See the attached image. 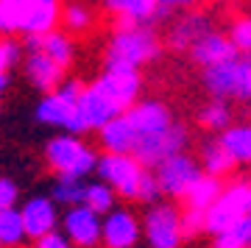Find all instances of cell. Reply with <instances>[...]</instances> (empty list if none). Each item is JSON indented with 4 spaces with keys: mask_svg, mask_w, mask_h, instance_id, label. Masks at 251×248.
<instances>
[{
    "mask_svg": "<svg viewBox=\"0 0 251 248\" xmlns=\"http://www.w3.org/2000/svg\"><path fill=\"white\" fill-rule=\"evenodd\" d=\"M78 115H81V120H84V125H87V131H98V128H103V125L112 120V117L123 115V112H120L95 84H90V87H84V92H81V98H78Z\"/></svg>",
    "mask_w": 251,
    "mask_h": 248,
    "instance_id": "9a60e30c",
    "label": "cell"
},
{
    "mask_svg": "<svg viewBox=\"0 0 251 248\" xmlns=\"http://www.w3.org/2000/svg\"><path fill=\"white\" fill-rule=\"evenodd\" d=\"M25 3H59V0H25Z\"/></svg>",
    "mask_w": 251,
    "mask_h": 248,
    "instance_id": "ab89813d",
    "label": "cell"
},
{
    "mask_svg": "<svg viewBox=\"0 0 251 248\" xmlns=\"http://www.w3.org/2000/svg\"><path fill=\"white\" fill-rule=\"evenodd\" d=\"M56 201L50 195H34L28 198L25 204L20 206L23 212V223H25V231H28V240H39L42 234L53 231L62 218H59V209H56Z\"/></svg>",
    "mask_w": 251,
    "mask_h": 248,
    "instance_id": "4fadbf2b",
    "label": "cell"
},
{
    "mask_svg": "<svg viewBox=\"0 0 251 248\" xmlns=\"http://www.w3.org/2000/svg\"><path fill=\"white\" fill-rule=\"evenodd\" d=\"M153 173L159 178L165 198L184 201L190 195V190L196 187V181L204 176V168H201V159L198 156H193L187 151H179V153H173V156H168V159H162L153 168Z\"/></svg>",
    "mask_w": 251,
    "mask_h": 248,
    "instance_id": "5b68a950",
    "label": "cell"
},
{
    "mask_svg": "<svg viewBox=\"0 0 251 248\" xmlns=\"http://www.w3.org/2000/svg\"><path fill=\"white\" fill-rule=\"evenodd\" d=\"M181 229H184V240H193L206 231V212L196 209V206H184L181 209Z\"/></svg>",
    "mask_w": 251,
    "mask_h": 248,
    "instance_id": "d6a6232c",
    "label": "cell"
},
{
    "mask_svg": "<svg viewBox=\"0 0 251 248\" xmlns=\"http://www.w3.org/2000/svg\"><path fill=\"white\" fill-rule=\"evenodd\" d=\"M25 0H0V36L20 34L25 17Z\"/></svg>",
    "mask_w": 251,
    "mask_h": 248,
    "instance_id": "f546056e",
    "label": "cell"
},
{
    "mask_svg": "<svg viewBox=\"0 0 251 248\" xmlns=\"http://www.w3.org/2000/svg\"><path fill=\"white\" fill-rule=\"evenodd\" d=\"M249 248H251V246H249Z\"/></svg>",
    "mask_w": 251,
    "mask_h": 248,
    "instance_id": "ee69618b",
    "label": "cell"
},
{
    "mask_svg": "<svg viewBox=\"0 0 251 248\" xmlns=\"http://www.w3.org/2000/svg\"><path fill=\"white\" fill-rule=\"evenodd\" d=\"M23 59V45L11 36H0V73H9Z\"/></svg>",
    "mask_w": 251,
    "mask_h": 248,
    "instance_id": "e575fe53",
    "label": "cell"
},
{
    "mask_svg": "<svg viewBox=\"0 0 251 248\" xmlns=\"http://www.w3.org/2000/svg\"><path fill=\"white\" fill-rule=\"evenodd\" d=\"M25 75L36 89L53 92V89L64 81V67L59 62H53L45 50H31V53L25 56Z\"/></svg>",
    "mask_w": 251,
    "mask_h": 248,
    "instance_id": "ffe728a7",
    "label": "cell"
},
{
    "mask_svg": "<svg viewBox=\"0 0 251 248\" xmlns=\"http://www.w3.org/2000/svg\"><path fill=\"white\" fill-rule=\"evenodd\" d=\"M117 190L109 181H103V178H98V181H87V193H84V204L92 206L98 215H106L112 212L117 206Z\"/></svg>",
    "mask_w": 251,
    "mask_h": 248,
    "instance_id": "f1b7e54d",
    "label": "cell"
},
{
    "mask_svg": "<svg viewBox=\"0 0 251 248\" xmlns=\"http://www.w3.org/2000/svg\"><path fill=\"white\" fill-rule=\"evenodd\" d=\"M162 45L151 25H117L106 45V62L103 67H123V70H140L143 64L153 62L159 56Z\"/></svg>",
    "mask_w": 251,
    "mask_h": 248,
    "instance_id": "6da1fadb",
    "label": "cell"
},
{
    "mask_svg": "<svg viewBox=\"0 0 251 248\" xmlns=\"http://www.w3.org/2000/svg\"><path fill=\"white\" fill-rule=\"evenodd\" d=\"M92 84H95L120 112H128V109L134 106L137 100H140V89H143L140 70H123V67H103V73H100Z\"/></svg>",
    "mask_w": 251,
    "mask_h": 248,
    "instance_id": "8fae6325",
    "label": "cell"
},
{
    "mask_svg": "<svg viewBox=\"0 0 251 248\" xmlns=\"http://www.w3.org/2000/svg\"><path fill=\"white\" fill-rule=\"evenodd\" d=\"M246 215H251L249 204V184L246 181H234V184L224 187V193L218 195L212 206L206 209V234H221L229 229L232 223L243 221Z\"/></svg>",
    "mask_w": 251,
    "mask_h": 248,
    "instance_id": "ba28073f",
    "label": "cell"
},
{
    "mask_svg": "<svg viewBox=\"0 0 251 248\" xmlns=\"http://www.w3.org/2000/svg\"><path fill=\"white\" fill-rule=\"evenodd\" d=\"M224 193V178L221 176H212V173H204V176L196 181V187L190 190V195L184 198V204L187 206H196V209H209L212 201H215L218 195Z\"/></svg>",
    "mask_w": 251,
    "mask_h": 248,
    "instance_id": "484cf974",
    "label": "cell"
},
{
    "mask_svg": "<svg viewBox=\"0 0 251 248\" xmlns=\"http://www.w3.org/2000/svg\"><path fill=\"white\" fill-rule=\"evenodd\" d=\"M249 204H251V181H249Z\"/></svg>",
    "mask_w": 251,
    "mask_h": 248,
    "instance_id": "60d3db41",
    "label": "cell"
},
{
    "mask_svg": "<svg viewBox=\"0 0 251 248\" xmlns=\"http://www.w3.org/2000/svg\"><path fill=\"white\" fill-rule=\"evenodd\" d=\"M34 248H75V246H73V240L67 237L64 231L53 229V231H48V234H42V237L36 240Z\"/></svg>",
    "mask_w": 251,
    "mask_h": 248,
    "instance_id": "d590c367",
    "label": "cell"
},
{
    "mask_svg": "<svg viewBox=\"0 0 251 248\" xmlns=\"http://www.w3.org/2000/svg\"><path fill=\"white\" fill-rule=\"evenodd\" d=\"M190 145V131L184 123H173L171 128L156 134H148V137H140L134 148V156L143 162L145 168H156L162 159H168L173 153L187 151Z\"/></svg>",
    "mask_w": 251,
    "mask_h": 248,
    "instance_id": "9c48e42d",
    "label": "cell"
},
{
    "mask_svg": "<svg viewBox=\"0 0 251 248\" xmlns=\"http://www.w3.org/2000/svg\"><path fill=\"white\" fill-rule=\"evenodd\" d=\"M62 231L75 248H98L103 243V215L87 204L67 206L62 215Z\"/></svg>",
    "mask_w": 251,
    "mask_h": 248,
    "instance_id": "30bf717a",
    "label": "cell"
},
{
    "mask_svg": "<svg viewBox=\"0 0 251 248\" xmlns=\"http://www.w3.org/2000/svg\"><path fill=\"white\" fill-rule=\"evenodd\" d=\"M232 123H234L232 106H229V100H224V98H209V103H204L201 112H198V125L206 128V131H212V134H221Z\"/></svg>",
    "mask_w": 251,
    "mask_h": 248,
    "instance_id": "cb8c5ba5",
    "label": "cell"
},
{
    "mask_svg": "<svg viewBox=\"0 0 251 248\" xmlns=\"http://www.w3.org/2000/svg\"><path fill=\"white\" fill-rule=\"evenodd\" d=\"M198 159H201V168H204V173H212V176H229L234 170V165L237 162L229 156V151L224 148V142L218 140H204L201 142V151H198Z\"/></svg>",
    "mask_w": 251,
    "mask_h": 248,
    "instance_id": "603a6c76",
    "label": "cell"
},
{
    "mask_svg": "<svg viewBox=\"0 0 251 248\" xmlns=\"http://www.w3.org/2000/svg\"><path fill=\"white\" fill-rule=\"evenodd\" d=\"M201 84L209 98L251 100V53H237L212 67H201Z\"/></svg>",
    "mask_w": 251,
    "mask_h": 248,
    "instance_id": "3957f363",
    "label": "cell"
},
{
    "mask_svg": "<svg viewBox=\"0 0 251 248\" xmlns=\"http://www.w3.org/2000/svg\"><path fill=\"white\" fill-rule=\"evenodd\" d=\"M84 193H87V181L81 176L56 173V181H53V187H50V198H53L59 206L84 204Z\"/></svg>",
    "mask_w": 251,
    "mask_h": 248,
    "instance_id": "d4e9b609",
    "label": "cell"
},
{
    "mask_svg": "<svg viewBox=\"0 0 251 248\" xmlns=\"http://www.w3.org/2000/svg\"><path fill=\"white\" fill-rule=\"evenodd\" d=\"M143 237V221L131 209L115 206L103 215V248H134Z\"/></svg>",
    "mask_w": 251,
    "mask_h": 248,
    "instance_id": "7c38bea8",
    "label": "cell"
},
{
    "mask_svg": "<svg viewBox=\"0 0 251 248\" xmlns=\"http://www.w3.org/2000/svg\"><path fill=\"white\" fill-rule=\"evenodd\" d=\"M209 31H215L209 11H187V14H181V17L173 23V28L168 31V45H171L173 50H190V48H193L204 34H209Z\"/></svg>",
    "mask_w": 251,
    "mask_h": 248,
    "instance_id": "5bb4252c",
    "label": "cell"
},
{
    "mask_svg": "<svg viewBox=\"0 0 251 248\" xmlns=\"http://www.w3.org/2000/svg\"><path fill=\"white\" fill-rule=\"evenodd\" d=\"M0 248H3V243H0Z\"/></svg>",
    "mask_w": 251,
    "mask_h": 248,
    "instance_id": "7bdbcfd3",
    "label": "cell"
},
{
    "mask_svg": "<svg viewBox=\"0 0 251 248\" xmlns=\"http://www.w3.org/2000/svg\"><path fill=\"white\" fill-rule=\"evenodd\" d=\"M215 246L249 248V246H251V215H246L243 221L232 223L229 229H224L221 234H215Z\"/></svg>",
    "mask_w": 251,
    "mask_h": 248,
    "instance_id": "4dcf8cb0",
    "label": "cell"
},
{
    "mask_svg": "<svg viewBox=\"0 0 251 248\" xmlns=\"http://www.w3.org/2000/svg\"><path fill=\"white\" fill-rule=\"evenodd\" d=\"M143 237L151 248H181V209L173 201H156L143 215Z\"/></svg>",
    "mask_w": 251,
    "mask_h": 248,
    "instance_id": "52a82bcc",
    "label": "cell"
},
{
    "mask_svg": "<svg viewBox=\"0 0 251 248\" xmlns=\"http://www.w3.org/2000/svg\"><path fill=\"white\" fill-rule=\"evenodd\" d=\"M156 3H159L162 11H168V14H171V11H176V9H190L196 0H156Z\"/></svg>",
    "mask_w": 251,
    "mask_h": 248,
    "instance_id": "74e56055",
    "label": "cell"
},
{
    "mask_svg": "<svg viewBox=\"0 0 251 248\" xmlns=\"http://www.w3.org/2000/svg\"><path fill=\"white\" fill-rule=\"evenodd\" d=\"M98 159L100 156L81 140V134H59V137H50L45 145V162L56 173L87 178L90 173H95Z\"/></svg>",
    "mask_w": 251,
    "mask_h": 248,
    "instance_id": "277c9868",
    "label": "cell"
},
{
    "mask_svg": "<svg viewBox=\"0 0 251 248\" xmlns=\"http://www.w3.org/2000/svg\"><path fill=\"white\" fill-rule=\"evenodd\" d=\"M98 142L103 153H134L137 148V128L128 120V115L112 117L103 128H98Z\"/></svg>",
    "mask_w": 251,
    "mask_h": 248,
    "instance_id": "d6986e66",
    "label": "cell"
},
{
    "mask_svg": "<svg viewBox=\"0 0 251 248\" xmlns=\"http://www.w3.org/2000/svg\"><path fill=\"white\" fill-rule=\"evenodd\" d=\"M62 25L70 34H84L92 25V11L84 3H67L62 9Z\"/></svg>",
    "mask_w": 251,
    "mask_h": 248,
    "instance_id": "1f68e13d",
    "label": "cell"
},
{
    "mask_svg": "<svg viewBox=\"0 0 251 248\" xmlns=\"http://www.w3.org/2000/svg\"><path fill=\"white\" fill-rule=\"evenodd\" d=\"M39 50H45L53 62H59L62 67H70L73 56H75V45H73L70 34L67 31H48V34H42V48Z\"/></svg>",
    "mask_w": 251,
    "mask_h": 248,
    "instance_id": "83f0119b",
    "label": "cell"
},
{
    "mask_svg": "<svg viewBox=\"0 0 251 248\" xmlns=\"http://www.w3.org/2000/svg\"><path fill=\"white\" fill-rule=\"evenodd\" d=\"M81 92H84L81 81L64 78L53 92L42 95V100L34 109V117L42 125H50V128H62V131H70V134H87V125L78 115Z\"/></svg>",
    "mask_w": 251,
    "mask_h": 248,
    "instance_id": "7a4b0ae2",
    "label": "cell"
},
{
    "mask_svg": "<svg viewBox=\"0 0 251 248\" xmlns=\"http://www.w3.org/2000/svg\"><path fill=\"white\" fill-rule=\"evenodd\" d=\"M59 20H62L59 3H28L20 34L23 36L25 34H48V31H53L56 28Z\"/></svg>",
    "mask_w": 251,
    "mask_h": 248,
    "instance_id": "44dd1931",
    "label": "cell"
},
{
    "mask_svg": "<svg viewBox=\"0 0 251 248\" xmlns=\"http://www.w3.org/2000/svg\"><path fill=\"white\" fill-rule=\"evenodd\" d=\"M6 87H9V73H0V95L6 92Z\"/></svg>",
    "mask_w": 251,
    "mask_h": 248,
    "instance_id": "f35d334b",
    "label": "cell"
},
{
    "mask_svg": "<svg viewBox=\"0 0 251 248\" xmlns=\"http://www.w3.org/2000/svg\"><path fill=\"white\" fill-rule=\"evenodd\" d=\"M218 140L237 165H251V123H232L218 134Z\"/></svg>",
    "mask_w": 251,
    "mask_h": 248,
    "instance_id": "7402d4cb",
    "label": "cell"
},
{
    "mask_svg": "<svg viewBox=\"0 0 251 248\" xmlns=\"http://www.w3.org/2000/svg\"><path fill=\"white\" fill-rule=\"evenodd\" d=\"M17 201H20V187L11 178H0V212L9 209V206H17Z\"/></svg>",
    "mask_w": 251,
    "mask_h": 248,
    "instance_id": "8d00e7d4",
    "label": "cell"
},
{
    "mask_svg": "<svg viewBox=\"0 0 251 248\" xmlns=\"http://www.w3.org/2000/svg\"><path fill=\"white\" fill-rule=\"evenodd\" d=\"M215 248H226V246H215Z\"/></svg>",
    "mask_w": 251,
    "mask_h": 248,
    "instance_id": "b9f144b4",
    "label": "cell"
},
{
    "mask_svg": "<svg viewBox=\"0 0 251 248\" xmlns=\"http://www.w3.org/2000/svg\"><path fill=\"white\" fill-rule=\"evenodd\" d=\"M187 53L198 67H212V64H218V62H226V59L237 56L240 50L234 48V42L229 39V34L209 31V34H204L193 48H190Z\"/></svg>",
    "mask_w": 251,
    "mask_h": 248,
    "instance_id": "ac0fdd59",
    "label": "cell"
},
{
    "mask_svg": "<svg viewBox=\"0 0 251 248\" xmlns=\"http://www.w3.org/2000/svg\"><path fill=\"white\" fill-rule=\"evenodd\" d=\"M145 165L137 159L134 153H103L98 159L95 176L109 181L117 190L120 198L126 201H137L140 198V184L145 176Z\"/></svg>",
    "mask_w": 251,
    "mask_h": 248,
    "instance_id": "8992f818",
    "label": "cell"
},
{
    "mask_svg": "<svg viewBox=\"0 0 251 248\" xmlns=\"http://www.w3.org/2000/svg\"><path fill=\"white\" fill-rule=\"evenodd\" d=\"M25 237H28V231H25V223H23V212L17 206L3 209L0 212V243H3V248L23 246Z\"/></svg>",
    "mask_w": 251,
    "mask_h": 248,
    "instance_id": "4316f807",
    "label": "cell"
},
{
    "mask_svg": "<svg viewBox=\"0 0 251 248\" xmlns=\"http://www.w3.org/2000/svg\"><path fill=\"white\" fill-rule=\"evenodd\" d=\"M126 115H128V120L137 128V140L140 137H148V134L165 131V128H171L176 123L171 115V109L165 106L162 100H137Z\"/></svg>",
    "mask_w": 251,
    "mask_h": 248,
    "instance_id": "2e32d148",
    "label": "cell"
},
{
    "mask_svg": "<svg viewBox=\"0 0 251 248\" xmlns=\"http://www.w3.org/2000/svg\"><path fill=\"white\" fill-rule=\"evenodd\" d=\"M226 34L240 53H251V17H237Z\"/></svg>",
    "mask_w": 251,
    "mask_h": 248,
    "instance_id": "836d02e7",
    "label": "cell"
},
{
    "mask_svg": "<svg viewBox=\"0 0 251 248\" xmlns=\"http://www.w3.org/2000/svg\"><path fill=\"white\" fill-rule=\"evenodd\" d=\"M103 3L117 17V25H153L168 14L159 9L156 0H103Z\"/></svg>",
    "mask_w": 251,
    "mask_h": 248,
    "instance_id": "e0dca14e",
    "label": "cell"
}]
</instances>
